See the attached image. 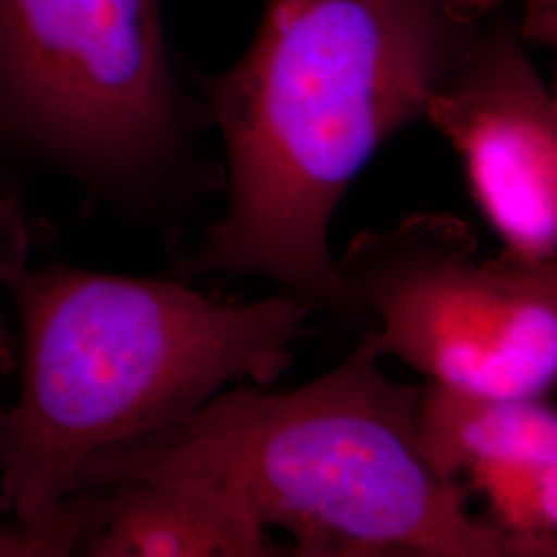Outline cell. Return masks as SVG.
Here are the masks:
<instances>
[{"label":"cell","mask_w":557,"mask_h":557,"mask_svg":"<svg viewBox=\"0 0 557 557\" xmlns=\"http://www.w3.org/2000/svg\"><path fill=\"white\" fill-rule=\"evenodd\" d=\"M504 0H264L257 36L218 77L195 75L225 147V213L184 275L271 278L354 319L331 221L382 143L425 108Z\"/></svg>","instance_id":"obj_1"},{"label":"cell","mask_w":557,"mask_h":557,"mask_svg":"<svg viewBox=\"0 0 557 557\" xmlns=\"http://www.w3.org/2000/svg\"><path fill=\"white\" fill-rule=\"evenodd\" d=\"M27 230L0 259L23 329V384L0 409V510L77 539L98 520L77 494L87 458L188 418L230 384L269 386L319 308L277 292L232 304L165 278L32 269Z\"/></svg>","instance_id":"obj_2"},{"label":"cell","mask_w":557,"mask_h":557,"mask_svg":"<svg viewBox=\"0 0 557 557\" xmlns=\"http://www.w3.org/2000/svg\"><path fill=\"white\" fill-rule=\"evenodd\" d=\"M379 361L363 337L299 388H225L188 418L87 458L77 494L122 481L193 487L285 531L298 557H529L428 465L421 386Z\"/></svg>","instance_id":"obj_3"},{"label":"cell","mask_w":557,"mask_h":557,"mask_svg":"<svg viewBox=\"0 0 557 557\" xmlns=\"http://www.w3.org/2000/svg\"><path fill=\"white\" fill-rule=\"evenodd\" d=\"M207 126L170 60L161 0H0V143L147 205L211 184L197 158Z\"/></svg>","instance_id":"obj_4"},{"label":"cell","mask_w":557,"mask_h":557,"mask_svg":"<svg viewBox=\"0 0 557 557\" xmlns=\"http://www.w3.org/2000/svg\"><path fill=\"white\" fill-rule=\"evenodd\" d=\"M380 359L428 382L496 397H547L557 379V260L485 257L469 221L416 211L366 230L335 260Z\"/></svg>","instance_id":"obj_5"},{"label":"cell","mask_w":557,"mask_h":557,"mask_svg":"<svg viewBox=\"0 0 557 557\" xmlns=\"http://www.w3.org/2000/svg\"><path fill=\"white\" fill-rule=\"evenodd\" d=\"M520 20L499 7L425 108L460 158L502 250L557 260V103L529 57Z\"/></svg>","instance_id":"obj_6"},{"label":"cell","mask_w":557,"mask_h":557,"mask_svg":"<svg viewBox=\"0 0 557 557\" xmlns=\"http://www.w3.org/2000/svg\"><path fill=\"white\" fill-rule=\"evenodd\" d=\"M100 520L79 547L94 557H275L287 554L238 506L207 492L122 481L98 490Z\"/></svg>","instance_id":"obj_7"},{"label":"cell","mask_w":557,"mask_h":557,"mask_svg":"<svg viewBox=\"0 0 557 557\" xmlns=\"http://www.w3.org/2000/svg\"><path fill=\"white\" fill-rule=\"evenodd\" d=\"M416 434L428 465L455 485L479 462H557V413L547 397H496L425 382Z\"/></svg>","instance_id":"obj_8"},{"label":"cell","mask_w":557,"mask_h":557,"mask_svg":"<svg viewBox=\"0 0 557 557\" xmlns=\"http://www.w3.org/2000/svg\"><path fill=\"white\" fill-rule=\"evenodd\" d=\"M460 485L469 498L475 494L485 499V522L529 557L556 556L557 462H479L460 478Z\"/></svg>","instance_id":"obj_9"},{"label":"cell","mask_w":557,"mask_h":557,"mask_svg":"<svg viewBox=\"0 0 557 557\" xmlns=\"http://www.w3.org/2000/svg\"><path fill=\"white\" fill-rule=\"evenodd\" d=\"M520 9V32L527 41L556 46L557 0H504Z\"/></svg>","instance_id":"obj_10"},{"label":"cell","mask_w":557,"mask_h":557,"mask_svg":"<svg viewBox=\"0 0 557 557\" xmlns=\"http://www.w3.org/2000/svg\"><path fill=\"white\" fill-rule=\"evenodd\" d=\"M25 232L23 218H21L17 207L13 200L0 199V259L7 252V248L11 246V242L21 236ZM9 366V347H7V338L4 331L0 324V370H4Z\"/></svg>","instance_id":"obj_11"}]
</instances>
